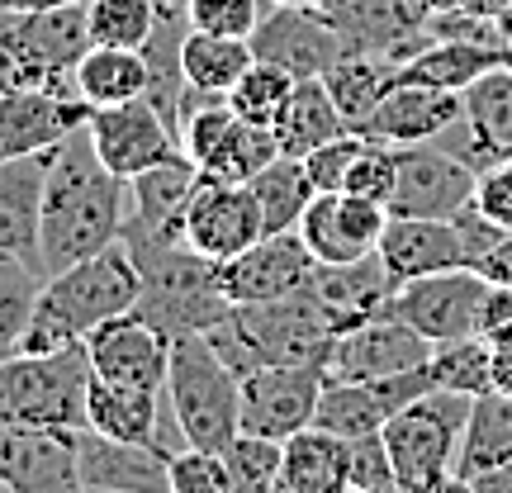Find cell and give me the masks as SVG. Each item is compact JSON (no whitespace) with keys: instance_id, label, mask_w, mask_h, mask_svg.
Returning a JSON list of instances; mask_svg holds the SVG:
<instances>
[{"instance_id":"cell-1","label":"cell","mask_w":512,"mask_h":493,"mask_svg":"<svg viewBox=\"0 0 512 493\" xmlns=\"http://www.w3.org/2000/svg\"><path fill=\"white\" fill-rule=\"evenodd\" d=\"M128 181L100 162L91 133L76 128L67 143L53 147L43 219H38V271L57 275L124 238Z\"/></svg>"},{"instance_id":"cell-2","label":"cell","mask_w":512,"mask_h":493,"mask_svg":"<svg viewBox=\"0 0 512 493\" xmlns=\"http://www.w3.org/2000/svg\"><path fill=\"white\" fill-rule=\"evenodd\" d=\"M138 294H143V280H138V266H133L124 238H119L86 261L67 266V271L48 275L19 351L24 356H53V351L81 347L100 323L138 309Z\"/></svg>"},{"instance_id":"cell-3","label":"cell","mask_w":512,"mask_h":493,"mask_svg":"<svg viewBox=\"0 0 512 493\" xmlns=\"http://www.w3.org/2000/svg\"><path fill=\"white\" fill-rule=\"evenodd\" d=\"M124 247L143 280L138 313L152 328H162L171 342L185 332H209L233 309L223 294L219 261L200 256L181 233H147L124 219Z\"/></svg>"},{"instance_id":"cell-4","label":"cell","mask_w":512,"mask_h":493,"mask_svg":"<svg viewBox=\"0 0 512 493\" xmlns=\"http://www.w3.org/2000/svg\"><path fill=\"white\" fill-rule=\"evenodd\" d=\"M204 337L242 380L261 366H299V361L328 366L337 318H332L328 299L318 294V285H304L271 304H233Z\"/></svg>"},{"instance_id":"cell-5","label":"cell","mask_w":512,"mask_h":493,"mask_svg":"<svg viewBox=\"0 0 512 493\" xmlns=\"http://www.w3.org/2000/svg\"><path fill=\"white\" fill-rule=\"evenodd\" d=\"M166 403L185 446L200 451H228L242 432V389L214 342L204 332H185L171 342V370H166Z\"/></svg>"},{"instance_id":"cell-6","label":"cell","mask_w":512,"mask_h":493,"mask_svg":"<svg viewBox=\"0 0 512 493\" xmlns=\"http://www.w3.org/2000/svg\"><path fill=\"white\" fill-rule=\"evenodd\" d=\"M91 356L86 342L53 356H10L0 361V427H53L76 432L86 427V394H91Z\"/></svg>"},{"instance_id":"cell-7","label":"cell","mask_w":512,"mask_h":493,"mask_svg":"<svg viewBox=\"0 0 512 493\" xmlns=\"http://www.w3.org/2000/svg\"><path fill=\"white\" fill-rule=\"evenodd\" d=\"M465 418H470V399L465 394L427 389L422 399H413L403 413L384 422L380 437L389 446V460H394V475H399L403 493H418L437 475L456 470Z\"/></svg>"},{"instance_id":"cell-8","label":"cell","mask_w":512,"mask_h":493,"mask_svg":"<svg viewBox=\"0 0 512 493\" xmlns=\"http://www.w3.org/2000/svg\"><path fill=\"white\" fill-rule=\"evenodd\" d=\"M86 133H91L100 162L110 166L114 176H143L152 166L166 162H181L185 147H181V128L171 124L147 95L138 100H124V105H105V110H91L86 119Z\"/></svg>"},{"instance_id":"cell-9","label":"cell","mask_w":512,"mask_h":493,"mask_svg":"<svg viewBox=\"0 0 512 493\" xmlns=\"http://www.w3.org/2000/svg\"><path fill=\"white\" fill-rule=\"evenodd\" d=\"M484 299H489V280L470 271V266H460V271L403 280L394 299H389V313L403 318L408 328H418L437 347V342H456V337L484 332Z\"/></svg>"},{"instance_id":"cell-10","label":"cell","mask_w":512,"mask_h":493,"mask_svg":"<svg viewBox=\"0 0 512 493\" xmlns=\"http://www.w3.org/2000/svg\"><path fill=\"white\" fill-rule=\"evenodd\" d=\"M475 166L460 152H441L432 143L394 147V219H456L465 204H475Z\"/></svg>"},{"instance_id":"cell-11","label":"cell","mask_w":512,"mask_h":493,"mask_svg":"<svg viewBox=\"0 0 512 493\" xmlns=\"http://www.w3.org/2000/svg\"><path fill=\"white\" fill-rule=\"evenodd\" d=\"M86 119L91 105L81 100L72 76H53L43 86H19L0 95V162L53 152L76 128H86Z\"/></svg>"},{"instance_id":"cell-12","label":"cell","mask_w":512,"mask_h":493,"mask_svg":"<svg viewBox=\"0 0 512 493\" xmlns=\"http://www.w3.org/2000/svg\"><path fill=\"white\" fill-rule=\"evenodd\" d=\"M0 38L10 43V53L24 62V72L38 86L53 76H72L76 62L95 48L86 0L43 5V10H10V15H0Z\"/></svg>"},{"instance_id":"cell-13","label":"cell","mask_w":512,"mask_h":493,"mask_svg":"<svg viewBox=\"0 0 512 493\" xmlns=\"http://www.w3.org/2000/svg\"><path fill=\"white\" fill-rule=\"evenodd\" d=\"M328 384L323 361H299V366H261L242 375V432L271 441H290L294 432L313 427L318 399Z\"/></svg>"},{"instance_id":"cell-14","label":"cell","mask_w":512,"mask_h":493,"mask_svg":"<svg viewBox=\"0 0 512 493\" xmlns=\"http://www.w3.org/2000/svg\"><path fill=\"white\" fill-rule=\"evenodd\" d=\"M247 43L256 62H275L299 81L328 76L347 57V38L332 29V19L318 5H266Z\"/></svg>"},{"instance_id":"cell-15","label":"cell","mask_w":512,"mask_h":493,"mask_svg":"<svg viewBox=\"0 0 512 493\" xmlns=\"http://www.w3.org/2000/svg\"><path fill=\"white\" fill-rule=\"evenodd\" d=\"M181 238L200 256L219 261V266L233 261L238 252H247L256 238H266L252 185L200 176V185H195V195H190L181 214Z\"/></svg>"},{"instance_id":"cell-16","label":"cell","mask_w":512,"mask_h":493,"mask_svg":"<svg viewBox=\"0 0 512 493\" xmlns=\"http://www.w3.org/2000/svg\"><path fill=\"white\" fill-rule=\"evenodd\" d=\"M313 275H318V256L299 238V228L266 233L247 252H238L233 261L219 266L228 304H271V299H285V294L313 285Z\"/></svg>"},{"instance_id":"cell-17","label":"cell","mask_w":512,"mask_h":493,"mask_svg":"<svg viewBox=\"0 0 512 493\" xmlns=\"http://www.w3.org/2000/svg\"><path fill=\"white\" fill-rule=\"evenodd\" d=\"M432 361V342L418 328H408L394 313L366 318L356 328L337 332L328 351V380H384Z\"/></svg>"},{"instance_id":"cell-18","label":"cell","mask_w":512,"mask_h":493,"mask_svg":"<svg viewBox=\"0 0 512 493\" xmlns=\"http://www.w3.org/2000/svg\"><path fill=\"white\" fill-rule=\"evenodd\" d=\"M384 223H389L384 204L337 190V195H313V204L299 219V238L309 242L318 266H351L361 256H375Z\"/></svg>"},{"instance_id":"cell-19","label":"cell","mask_w":512,"mask_h":493,"mask_svg":"<svg viewBox=\"0 0 512 493\" xmlns=\"http://www.w3.org/2000/svg\"><path fill=\"white\" fill-rule=\"evenodd\" d=\"M86 356L100 380L114 384H138V389H162L166 394V370H171V337L152 328L143 313L133 309L124 318H110L86 337Z\"/></svg>"},{"instance_id":"cell-20","label":"cell","mask_w":512,"mask_h":493,"mask_svg":"<svg viewBox=\"0 0 512 493\" xmlns=\"http://www.w3.org/2000/svg\"><path fill=\"white\" fill-rule=\"evenodd\" d=\"M76 470L91 493H171V451L138 441L100 437L95 427H76Z\"/></svg>"},{"instance_id":"cell-21","label":"cell","mask_w":512,"mask_h":493,"mask_svg":"<svg viewBox=\"0 0 512 493\" xmlns=\"http://www.w3.org/2000/svg\"><path fill=\"white\" fill-rule=\"evenodd\" d=\"M0 479L15 493H91L76 470L72 432L0 427Z\"/></svg>"},{"instance_id":"cell-22","label":"cell","mask_w":512,"mask_h":493,"mask_svg":"<svg viewBox=\"0 0 512 493\" xmlns=\"http://www.w3.org/2000/svg\"><path fill=\"white\" fill-rule=\"evenodd\" d=\"M460 119H465V95L460 91H441V86H422V81H394L361 133L375 143L408 147L432 143L437 133L456 128Z\"/></svg>"},{"instance_id":"cell-23","label":"cell","mask_w":512,"mask_h":493,"mask_svg":"<svg viewBox=\"0 0 512 493\" xmlns=\"http://www.w3.org/2000/svg\"><path fill=\"white\" fill-rule=\"evenodd\" d=\"M375 252H380L384 271L394 275V285L470 266L465 242H460V233H456V219H394V214H389Z\"/></svg>"},{"instance_id":"cell-24","label":"cell","mask_w":512,"mask_h":493,"mask_svg":"<svg viewBox=\"0 0 512 493\" xmlns=\"http://www.w3.org/2000/svg\"><path fill=\"white\" fill-rule=\"evenodd\" d=\"M53 152L0 162V256H19L38 266V219H43V185Z\"/></svg>"},{"instance_id":"cell-25","label":"cell","mask_w":512,"mask_h":493,"mask_svg":"<svg viewBox=\"0 0 512 493\" xmlns=\"http://www.w3.org/2000/svg\"><path fill=\"white\" fill-rule=\"evenodd\" d=\"M86 427H95L100 437L114 441H138V446H162L176 451L166 441L162 422V389H138V384H114L91 375V394H86Z\"/></svg>"},{"instance_id":"cell-26","label":"cell","mask_w":512,"mask_h":493,"mask_svg":"<svg viewBox=\"0 0 512 493\" xmlns=\"http://www.w3.org/2000/svg\"><path fill=\"white\" fill-rule=\"evenodd\" d=\"M512 67V48H494V43H470V38H437L427 43L418 57H408L403 67H394V81H422V86H441V91H470L479 76Z\"/></svg>"},{"instance_id":"cell-27","label":"cell","mask_w":512,"mask_h":493,"mask_svg":"<svg viewBox=\"0 0 512 493\" xmlns=\"http://www.w3.org/2000/svg\"><path fill=\"white\" fill-rule=\"evenodd\" d=\"M313 285H318V294L328 299L332 318H337V332H347V328H356V323H366V318L389 313V299L399 290L394 275L384 271L380 252L361 256V261H351V266H318Z\"/></svg>"},{"instance_id":"cell-28","label":"cell","mask_w":512,"mask_h":493,"mask_svg":"<svg viewBox=\"0 0 512 493\" xmlns=\"http://www.w3.org/2000/svg\"><path fill=\"white\" fill-rule=\"evenodd\" d=\"M275 143L285 157H309L313 147L332 143V138H342L351 133L342 110H337V100L328 95L323 86V76H304V81H294L290 100H285V110L275 114Z\"/></svg>"},{"instance_id":"cell-29","label":"cell","mask_w":512,"mask_h":493,"mask_svg":"<svg viewBox=\"0 0 512 493\" xmlns=\"http://www.w3.org/2000/svg\"><path fill=\"white\" fill-rule=\"evenodd\" d=\"M195 185H200V166L190 157L133 176L128 181V223H138L147 233H181V214Z\"/></svg>"},{"instance_id":"cell-30","label":"cell","mask_w":512,"mask_h":493,"mask_svg":"<svg viewBox=\"0 0 512 493\" xmlns=\"http://www.w3.org/2000/svg\"><path fill=\"white\" fill-rule=\"evenodd\" d=\"M285 484L294 493H351V446L328 427H304L285 441Z\"/></svg>"},{"instance_id":"cell-31","label":"cell","mask_w":512,"mask_h":493,"mask_svg":"<svg viewBox=\"0 0 512 493\" xmlns=\"http://www.w3.org/2000/svg\"><path fill=\"white\" fill-rule=\"evenodd\" d=\"M512 460V394L503 389H484L470 399V418L460 432V451H456V470L465 479L489 475L498 465Z\"/></svg>"},{"instance_id":"cell-32","label":"cell","mask_w":512,"mask_h":493,"mask_svg":"<svg viewBox=\"0 0 512 493\" xmlns=\"http://www.w3.org/2000/svg\"><path fill=\"white\" fill-rule=\"evenodd\" d=\"M72 81L91 110H105V105H124V100L147 95L152 67H147V57L133 53V48H91V53L76 62Z\"/></svg>"},{"instance_id":"cell-33","label":"cell","mask_w":512,"mask_h":493,"mask_svg":"<svg viewBox=\"0 0 512 493\" xmlns=\"http://www.w3.org/2000/svg\"><path fill=\"white\" fill-rule=\"evenodd\" d=\"M252 43L247 38H219V34H200L190 29L181 43V76L185 91L200 95H228L238 86L247 67H252Z\"/></svg>"},{"instance_id":"cell-34","label":"cell","mask_w":512,"mask_h":493,"mask_svg":"<svg viewBox=\"0 0 512 493\" xmlns=\"http://www.w3.org/2000/svg\"><path fill=\"white\" fill-rule=\"evenodd\" d=\"M252 195H256V209H261V228L266 233H290V228H299V219H304V209L313 204V181L309 171H304V157H275L271 166H261L252 181Z\"/></svg>"},{"instance_id":"cell-35","label":"cell","mask_w":512,"mask_h":493,"mask_svg":"<svg viewBox=\"0 0 512 493\" xmlns=\"http://www.w3.org/2000/svg\"><path fill=\"white\" fill-rule=\"evenodd\" d=\"M328 95L337 100V110L347 119L351 133H361L366 119L375 114V105L384 100V91L394 86V62H384L375 53H347L328 76H323Z\"/></svg>"},{"instance_id":"cell-36","label":"cell","mask_w":512,"mask_h":493,"mask_svg":"<svg viewBox=\"0 0 512 493\" xmlns=\"http://www.w3.org/2000/svg\"><path fill=\"white\" fill-rule=\"evenodd\" d=\"M465 133L479 147H508L512 152V67L479 76L465 91Z\"/></svg>"},{"instance_id":"cell-37","label":"cell","mask_w":512,"mask_h":493,"mask_svg":"<svg viewBox=\"0 0 512 493\" xmlns=\"http://www.w3.org/2000/svg\"><path fill=\"white\" fill-rule=\"evenodd\" d=\"M48 285V275L19 261V256H0V361L19 356L24 328L38 309V294Z\"/></svg>"},{"instance_id":"cell-38","label":"cell","mask_w":512,"mask_h":493,"mask_svg":"<svg viewBox=\"0 0 512 493\" xmlns=\"http://www.w3.org/2000/svg\"><path fill=\"white\" fill-rule=\"evenodd\" d=\"M280 157V143H275V128L266 124H247L238 114V124L228 128V138L219 143V152L200 166V176L209 181H238L247 185L261 171V166H271Z\"/></svg>"},{"instance_id":"cell-39","label":"cell","mask_w":512,"mask_h":493,"mask_svg":"<svg viewBox=\"0 0 512 493\" xmlns=\"http://www.w3.org/2000/svg\"><path fill=\"white\" fill-rule=\"evenodd\" d=\"M432 384L437 389H451V394H465L475 399L484 389H494V366H489V337L475 332V337H456V342H437L432 347Z\"/></svg>"},{"instance_id":"cell-40","label":"cell","mask_w":512,"mask_h":493,"mask_svg":"<svg viewBox=\"0 0 512 493\" xmlns=\"http://www.w3.org/2000/svg\"><path fill=\"white\" fill-rule=\"evenodd\" d=\"M91 15V43L95 48H133L143 53L162 5L157 0H86Z\"/></svg>"},{"instance_id":"cell-41","label":"cell","mask_w":512,"mask_h":493,"mask_svg":"<svg viewBox=\"0 0 512 493\" xmlns=\"http://www.w3.org/2000/svg\"><path fill=\"white\" fill-rule=\"evenodd\" d=\"M223 465H228V493H271L285 479V441L238 432L223 451Z\"/></svg>"},{"instance_id":"cell-42","label":"cell","mask_w":512,"mask_h":493,"mask_svg":"<svg viewBox=\"0 0 512 493\" xmlns=\"http://www.w3.org/2000/svg\"><path fill=\"white\" fill-rule=\"evenodd\" d=\"M294 81L299 76H290L285 67H275V62H252L247 67V76H242L238 86L228 91V105L247 119V124H275V114L285 110V100H290Z\"/></svg>"},{"instance_id":"cell-43","label":"cell","mask_w":512,"mask_h":493,"mask_svg":"<svg viewBox=\"0 0 512 493\" xmlns=\"http://www.w3.org/2000/svg\"><path fill=\"white\" fill-rule=\"evenodd\" d=\"M271 0H185V19L200 34L219 38H252Z\"/></svg>"},{"instance_id":"cell-44","label":"cell","mask_w":512,"mask_h":493,"mask_svg":"<svg viewBox=\"0 0 512 493\" xmlns=\"http://www.w3.org/2000/svg\"><path fill=\"white\" fill-rule=\"evenodd\" d=\"M366 133H342V138H332V143L313 147L309 157H304V171H309V181L318 195H337L342 185H347L351 166H356V157L366 152Z\"/></svg>"},{"instance_id":"cell-45","label":"cell","mask_w":512,"mask_h":493,"mask_svg":"<svg viewBox=\"0 0 512 493\" xmlns=\"http://www.w3.org/2000/svg\"><path fill=\"white\" fill-rule=\"evenodd\" d=\"M171 493H228V465L219 451L181 446L171 451Z\"/></svg>"},{"instance_id":"cell-46","label":"cell","mask_w":512,"mask_h":493,"mask_svg":"<svg viewBox=\"0 0 512 493\" xmlns=\"http://www.w3.org/2000/svg\"><path fill=\"white\" fill-rule=\"evenodd\" d=\"M347 195H361V200H375L389 209V195H394V147L389 143H375L370 138L366 152L356 157V166H351L347 185H342Z\"/></svg>"},{"instance_id":"cell-47","label":"cell","mask_w":512,"mask_h":493,"mask_svg":"<svg viewBox=\"0 0 512 493\" xmlns=\"http://www.w3.org/2000/svg\"><path fill=\"white\" fill-rule=\"evenodd\" d=\"M351 446V489H399V475H394V460H389V446L384 437H356Z\"/></svg>"},{"instance_id":"cell-48","label":"cell","mask_w":512,"mask_h":493,"mask_svg":"<svg viewBox=\"0 0 512 493\" xmlns=\"http://www.w3.org/2000/svg\"><path fill=\"white\" fill-rule=\"evenodd\" d=\"M475 204L498 228H512V157H503V162L489 166V171H479Z\"/></svg>"},{"instance_id":"cell-49","label":"cell","mask_w":512,"mask_h":493,"mask_svg":"<svg viewBox=\"0 0 512 493\" xmlns=\"http://www.w3.org/2000/svg\"><path fill=\"white\" fill-rule=\"evenodd\" d=\"M489 337V366H494V389L512 394V323L484 332Z\"/></svg>"},{"instance_id":"cell-50","label":"cell","mask_w":512,"mask_h":493,"mask_svg":"<svg viewBox=\"0 0 512 493\" xmlns=\"http://www.w3.org/2000/svg\"><path fill=\"white\" fill-rule=\"evenodd\" d=\"M470 271H479L489 285H512V233H503V238H498L489 252L479 256Z\"/></svg>"},{"instance_id":"cell-51","label":"cell","mask_w":512,"mask_h":493,"mask_svg":"<svg viewBox=\"0 0 512 493\" xmlns=\"http://www.w3.org/2000/svg\"><path fill=\"white\" fill-rule=\"evenodd\" d=\"M19 86H38V81H34L29 72H24V62H19V57L10 53V43L0 38V95L19 91Z\"/></svg>"},{"instance_id":"cell-52","label":"cell","mask_w":512,"mask_h":493,"mask_svg":"<svg viewBox=\"0 0 512 493\" xmlns=\"http://www.w3.org/2000/svg\"><path fill=\"white\" fill-rule=\"evenodd\" d=\"M512 323V285H489V299H484V332Z\"/></svg>"},{"instance_id":"cell-53","label":"cell","mask_w":512,"mask_h":493,"mask_svg":"<svg viewBox=\"0 0 512 493\" xmlns=\"http://www.w3.org/2000/svg\"><path fill=\"white\" fill-rule=\"evenodd\" d=\"M475 493H512V460L489 475H475Z\"/></svg>"},{"instance_id":"cell-54","label":"cell","mask_w":512,"mask_h":493,"mask_svg":"<svg viewBox=\"0 0 512 493\" xmlns=\"http://www.w3.org/2000/svg\"><path fill=\"white\" fill-rule=\"evenodd\" d=\"M418 493H475V479H465L460 470H446V475H437L427 489H418Z\"/></svg>"},{"instance_id":"cell-55","label":"cell","mask_w":512,"mask_h":493,"mask_svg":"<svg viewBox=\"0 0 512 493\" xmlns=\"http://www.w3.org/2000/svg\"><path fill=\"white\" fill-rule=\"evenodd\" d=\"M456 10H465V15H479V19H498L503 10H508L512 0H451Z\"/></svg>"},{"instance_id":"cell-56","label":"cell","mask_w":512,"mask_h":493,"mask_svg":"<svg viewBox=\"0 0 512 493\" xmlns=\"http://www.w3.org/2000/svg\"><path fill=\"white\" fill-rule=\"evenodd\" d=\"M271 5H323V0H271Z\"/></svg>"},{"instance_id":"cell-57","label":"cell","mask_w":512,"mask_h":493,"mask_svg":"<svg viewBox=\"0 0 512 493\" xmlns=\"http://www.w3.org/2000/svg\"><path fill=\"white\" fill-rule=\"evenodd\" d=\"M351 493H403V489H351Z\"/></svg>"},{"instance_id":"cell-58","label":"cell","mask_w":512,"mask_h":493,"mask_svg":"<svg viewBox=\"0 0 512 493\" xmlns=\"http://www.w3.org/2000/svg\"><path fill=\"white\" fill-rule=\"evenodd\" d=\"M271 493H294V489H290V484H285V479H280V484H275V489H271Z\"/></svg>"},{"instance_id":"cell-59","label":"cell","mask_w":512,"mask_h":493,"mask_svg":"<svg viewBox=\"0 0 512 493\" xmlns=\"http://www.w3.org/2000/svg\"><path fill=\"white\" fill-rule=\"evenodd\" d=\"M0 493H15V489H10V484H5V479H0Z\"/></svg>"},{"instance_id":"cell-60","label":"cell","mask_w":512,"mask_h":493,"mask_svg":"<svg viewBox=\"0 0 512 493\" xmlns=\"http://www.w3.org/2000/svg\"><path fill=\"white\" fill-rule=\"evenodd\" d=\"M157 5H166V0H157Z\"/></svg>"}]
</instances>
